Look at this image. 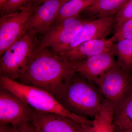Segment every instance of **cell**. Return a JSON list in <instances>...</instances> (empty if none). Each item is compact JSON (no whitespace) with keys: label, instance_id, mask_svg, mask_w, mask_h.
<instances>
[{"label":"cell","instance_id":"83f0119b","mask_svg":"<svg viewBox=\"0 0 132 132\" xmlns=\"http://www.w3.org/2000/svg\"><path fill=\"white\" fill-rule=\"evenodd\" d=\"M35 132H40L39 131H38V130H36L35 128Z\"/></svg>","mask_w":132,"mask_h":132},{"label":"cell","instance_id":"4dcf8cb0","mask_svg":"<svg viewBox=\"0 0 132 132\" xmlns=\"http://www.w3.org/2000/svg\"><path fill=\"white\" fill-rule=\"evenodd\" d=\"M131 130V131H132V129L131 130Z\"/></svg>","mask_w":132,"mask_h":132},{"label":"cell","instance_id":"4fadbf2b","mask_svg":"<svg viewBox=\"0 0 132 132\" xmlns=\"http://www.w3.org/2000/svg\"><path fill=\"white\" fill-rule=\"evenodd\" d=\"M114 43L111 39H94L59 54L70 62H75L112 50Z\"/></svg>","mask_w":132,"mask_h":132},{"label":"cell","instance_id":"7a4b0ae2","mask_svg":"<svg viewBox=\"0 0 132 132\" xmlns=\"http://www.w3.org/2000/svg\"><path fill=\"white\" fill-rule=\"evenodd\" d=\"M105 101L94 82L75 72L59 101L72 113L94 119L100 112Z\"/></svg>","mask_w":132,"mask_h":132},{"label":"cell","instance_id":"8fae6325","mask_svg":"<svg viewBox=\"0 0 132 132\" xmlns=\"http://www.w3.org/2000/svg\"><path fill=\"white\" fill-rule=\"evenodd\" d=\"M116 15L111 17L87 21L75 36L64 52L75 48L85 42L105 38L108 36L113 29H115Z\"/></svg>","mask_w":132,"mask_h":132},{"label":"cell","instance_id":"7c38bea8","mask_svg":"<svg viewBox=\"0 0 132 132\" xmlns=\"http://www.w3.org/2000/svg\"><path fill=\"white\" fill-rule=\"evenodd\" d=\"M63 0H46L36 7L28 22L27 31L44 34L52 26Z\"/></svg>","mask_w":132,"mask_h":132},{"label":"cell","instance_id":"ba28073f","mask_svg":"<svg viewBox=\"0 0 132 132\" xmlns=\"http://www.w3.org/2000/svg\"><path fill=\"white\" fill-rule=\"evenodd\" d=\"M29 121L40 132H81L82 124L57 114L39 112L30 107Z\"/></svg>","mask_w":132,"mask_h":132},{"label":"cell","instance_id":"6da1fadb","mask_svg":"<svg viewBox=\"0 0 132 132\" xmlns=\"http://www.w3.org/2000/svg\"><path fill=\"white\" fill-rule=\"evenodd\" d=\"M75 73L71 62L46 48L33 56L15 81L45 90L59 101Z\"/></svg>","mask_w":132,"mask_h":132},{"label":"cell","instance_id":"5bb4252c","mask_svg":"<svg viewBox=\"0 0 132 132\" xmlns=\"http://www.w3.org/2000/svg\"><path fill=\"white\" fill-rule=\"evenodd\" d=\"M128 0H96L93 5L85 9L83 12L91 19L111 17L118 13Z\"/></svg>","mask_w":132,"mask_h":132},{"label":"cell","instance_id":"7402d4cb","mask_svg":"<svg viewBox=\"0 0 132 132\" xmlns=\"http://www.w3.org/2000/svg\"><path fill=\"white\" fill-rule=\"evenodd\" d=\"M0 132H35V128L28 121L15 126L1 125Z\"/></svg>","mask_w":132,"mask_h":132},{"label":"cell","instance_id":"3957f363","mask_svg":"<svg viewBox=\"0 0 132 132\" xmlns=\"http://www.w3.org/2000/svg\"><path fill=\"white\" fill-rule=\"evenodd\" d=\"M0 86L12 92L36 111L57 114L71 118L81 124L92 125V120L67 110L52 94L43 89L24 85L3 76L0 77Z\"/></svg>","mask_w":132,"mask_h":132},{"label":"cell","instance_id":"e0dca14e","mask_svg":"<svg viewBox=\"0 0 132 132\" xmlns=\"http://www.w3.org/2000/svg\"><path fill=\"white\" fill-rule=\"evenodd\" d=\"M96 0H69L60 7L53 24H58L66 19L79 16L83 10L94 4Z\"/></svg>","mask_w":132,"mask_h":132},{"label":"cell","instance_id":"4316f807","mask_svg":"<svg viewBox=\"0 0 132 132\" xmlns=\"http://www.w3.org/2000/svg\"><path fill=\"white\" fill-rule=\"evenodd\" d=\"M69 1V0H63V3H64L66 2L67 1ZM62 3V4H63Z\"/></svg>","mask_w":132,"mask_h":132},{"label":"cell","instance_id":"484cf974","mask_svg":"<svg viewBox=\"0 0 132 132\" xmlns=\"http://www.w3.org/2000/svg\"><path fill=\"white\" fill-rule=\"evenodd\" d=\"M46 1V0H37V3H38L37 4H38V5L39 6Z\"/></svg>","mask_w":132,"mask_h":132},{"label":"cell","instance_id":"5b68a950","mask_svg":"<svg viewBox=\"0 0 132 132\" xmlns=\"http://www.w3.org/2000/svg\"><path fill=\"white\" fill-rule=\"evenodd\" d=\"M87 21L79 16L68 18L58 24H54L39 41L34 56L47 47H51L52 52L55 54L65 52L75 36Z\"/></svg>","mask_w":132,"mask_h":132},{"label":"cell","instance_id":"d4e9b609","mask_svg":"<svg viewBox=\"0 0 132 132\" xmlns=\"http://www.w3.org/2000/svg\"><path fill=\"white\" fill-rule=\"evenodd\" d=\"M7 1V0H0V7L4 5L6 2Z\"/></svg>","mask_w":132,"mask_h":132},{"label":"cell","instance_id":"30bf717a","mask_svg":"<svg viewBox=\"0 0 132 132\" xmlns=\"http://www.w3.org/2000/svg\"><path fill=\"white\" fill-rule=\"evenodd\" d=\"M30 108L12 92L1 88V125L15 126L29 121Z\"/></svg>","mask_w":132,"mask_h":132},{"label":"cell","instance_id":"9c48e42d","mask_svg":"<svg viewBox=\"0 0 132 132\" xmlns=\"http://www.w3.org/2000/svg\"><path fill=\"white\" fill-rule=\"evenodd\" d=\"M70 62L75 72L96 84L105 73L118 64L113 49L82 60Z\"/></svg>","mask_w":132,"mask_h":132},{"label":"cell","instance_id":"f1b7e54d","mask_svg":"<svg viewBox=\"0 0 132 132\" xmlns=\"http://www.w3.org/2000/svg\"><path fill=\"white\" fill-rule=\"evenodd\" d=\"M116 132H118V131H116Z\"/></svg>","mask_w":132,"mask_h":132},{"label":"cell","instance_id":"ffe728a7","mask_svg":"<svg viewBox=\"0 0 132 132\" xmlns=\"http://www.w3.org/2000/svg\"><path fill=\"white\" fill-rule=\"evenodd\" d=\"M114 32L111 38L114 43L125 39H132V19L125 22Z\"/></svg>","mask_w":132,"mask_h":132},{"label":"cell","instance_id":"52a82bcc","mask_svg":"<svg viewBox=\"0 0 132 132\" xmlns=\"http://www.w3.org/2000/svg\"><path fill=\"white\" fill-rule=\"evenodd\" d=\"M96 85L106 100L112 104L115 109L132 89V75L123 71L118 63Z\"/></svg>","mask_w":132,"mask_h":132},{"label":"cell","instance_id":"ac0fdd59","mask_svg":"<svg viewBox=\"0 0 132 132\" xmlns=\"http://www.w3.org/2000/svg\"><path fill=\"white\" fill-rule=\"evenodd\" d=\"M113 51L118 65L131 74L132 71V39H125L114 43Z\"/></svg>","mask_w":132,"mask_h":132},{"label":"cell","instance_id":"9a60e30c","mask_svg":"<svg viewBox=\"0 0 132 132\" xmlns=\"http://www.w3.org/2000/svg\"><path fill=\"white\" fill-rule=\"evenodd\" d=\"M114 123L116 129H132V89L114 109Z\"/></svg>","mask_w":132,"mask_h":132},{"label":"cell","instance_id":"277c9868","mask_svg":"<svg viewBox=\"0 0 132 132\" xmlns=\"http://www.w3.org/2000/svg\"><path fill=\"white\" fill-rule=\"evenodd\" d=\"M36 34L28 31L1 56V76L15 80L32 58L39 41Z\"/></svg>","mask_w":132,"mask_h":132},{"label":"cell","instance_id":"f546056e","mask_svg":"<svg viewBox=\"0 0 132 132\" xmlns=\"http://www.w3.org/2000/svg\"><path fill=\"white\" fill-rule=\"evenodd\" d=\"M131 74L132 75V71L131 72Z\"/></svg>","mask_w":132,"mask_h":132},{"label":"cell","instance_id":"d6986e66","mask_svg":"<svg viewBox=\"0 0 132 132\" xmlns=\"http://www.w3.org/2000/svg\"><path fill=\"white\" fill-rule=\"evenodd\" d=\"M37 0H7L1 7V16L13 13Z\"/></svg>","mask_w":132,"mask_h":132},{"label":"cell","instance_id":"cb8c5ba5","mask_svg":"<svg viewBox=\"0 0 132 132\" xmlns=\"http://www.w3.org/2000/svg\"><path fill=\"white\" fill-rule=\"evenodd\" d=\"M116 129L118 132H132V131L130 130H121L116 129Z\"/></svg>","mask_w":132,"mask_h":132},{"label":"cell","instance_id":"8992f818","mask_svg":"<svg viewBox=\"0 0 132 132\" xmlns=\"http://www.w3.org/2000/svg\"><path fill=\"white\" fill-rule=\"evenodd\" d=\"M38 6L35 2L15 13L1 16V56L27 32L28 22Z\"/></svg>","mask_w":132,"mask_h":132},{"label":"cell","instance_id":"44dd1931","mask_svg":"<svg viewBox=\"0 0 132 132\" xmlns=\"http://www.w3.org/2000/svg\"><path fill=\"white\" fill-rule=\"evenodd\" d=\"M132 19V0H128L116 15L115 31Z\"/></svg>","mask_w":132,"mask_h":132},{"label":"cell","instance_id":"2e32d148","mask_svg":"<svg viewBox=\"0 0 132 132\" xmlns=\"http://www.w3.org/2000/svg\"><path fill=\"white\" fill-rule=\"evenodd\" d=\"M114 109L112 104L106 100L100 112L92 120L93 132H116Z\"/></svg>","mask_w":132,"mask_h":132},{"label":"cell","instance_id":"603a6c76","mask_svg":"<svg viewBox=\"0 0 132 132\" xmlns=\"http://www.w3.org/2000/svg\"><path fill=\"white\" fill-rule=\"evenodd\" d=\"M81 132H93L92 125L82 124Z\"/></svg>","mask_w":132,"mask_h":132}]
</instances>
